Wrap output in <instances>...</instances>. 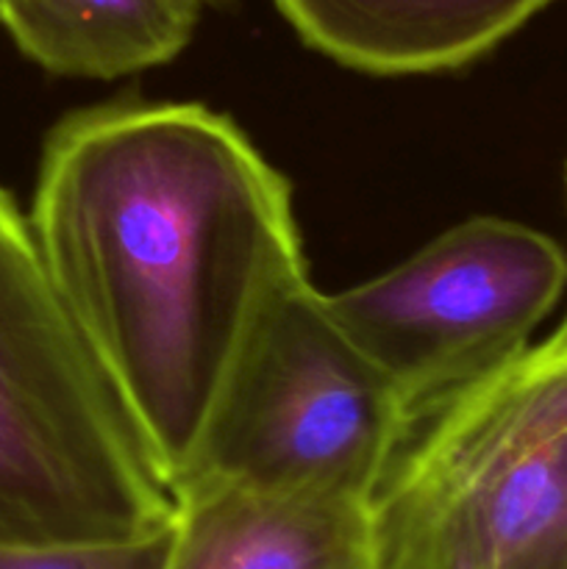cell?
I'll return each instance as SVG.
<instances>
[{"instance_id":"5b68a950","label":"cell","mask_w":567,"mask_h":569,"mask_svg":"<svg viewBox=\"0 0 567 569\" xmlns=\"http://www.w3.org/2000/svg\"><path fill=\"white\" fill-rule=\"evenodd\" d=\"M567 287V253L537 228L472 217L365 283L334 317L415 417L531 348Z\"/></svg>"},{"instance_id":"7a4b0ae2","label":"cell","mask_w":567,"mask_h":569,"mask_svg":"<svg viewBox=\"0 0 567 569\" xmlns=\"http://www.w3.org/2000/svg\"><path fill=\"white\" fill-rule=\"evenodd\" d=\"M176 509L0 187V545L148 537Z\"/></svg>"},{"instance_id":"ba28073f","label":"cell","mask_w":567,"mask_h":569,"mask_svg":"<svg viewBox=\"0 0 567 569\" xmlns=\"http://www.w3.org/2000/svg\"><path fill=\"white\" fill-rule=\"evenodd\" d=\"M187 0H0V28L53 76H131L176 59L192 39Z\"/></svg>"},{"instance_id":"8fae6325","label":"cell","mask_w":567,"mask_h":569,"mask_svg":"<svg viewBox=\"0 0 567 569\" xmlns=\"http://www.w3.org/2000/svg\"><path fill=\"white\" fill-rule=\"evenodd\" d=\"M189 6H192V9H209V6H222L226 3V0H187Z\"/></svg>"},{"instance_id":"8992f818","label":"cell","mask_w":567,"mask_h":569,"mask_svg":"<svg viewBox=\"0 0 567 569\" xmlns=\"http://www.w3.org/2000/svg\"><path fill=\"white\" fill-rule=\"evenodd\" d=\"M309 48L372 76L459 70L554 0H272Z\"/></svg>"},{"instance_id":"9c48e42d","label":"cell","mask_w":567,"mask_h":569,"mask_svg":"<svg viewBox=\"0 0 567 569\" xmlns=\"http://www.w3.org/2000/svg\"><path fill=\"white\" fill-rule=\"evenodd\" d=\"M170 545L172 526L117 542L0 545V569H167Z\"/></svg>"},{"instance_id":"3957f363","label":"cell","mask_w":567,"mask_h":569,"mask_svg":"<svg viewBox=\"0 0 567 569\" xmlns=\"http://www.w3.org/2000/svg\"><path fill=\"white\" fill-rule=\"evenodd\" d=\"M372 569H548L567 528V337L417 411L367 503Z\"/></svg>"},{"instance_id":"7c38bea8","label":"cell","mask_w":567,"mask_h":569,"mask_svg":"<svg viewBox=\"0 0 567 569\" xmlns=\"http://www.w3.org/2000/svg\"><path fill=\"white\" fill-rule=\"evenodd\" d=\"M556 331H559V333H565V337H567V317H565V320H561V326L556 328Z\"/></svg>"},{"instance_id":"52a82bcc","label":"cell","mask_w":567,"mask_h":569,"mask_svg":"<svg viewBox=\"0 0 567 569\" xmlns=\"http://www.w3.org/2000/svg\"><path fill=\"white\" fill-rule=\"evenodd\" d=\"M167 569H372L367 506L220 483L176 495Z\"/></svg>"},{"instance_id":"6da1fadb","label":"cell","mask_w":567,"mask_h":569,"mask_svg":"<svg viewBox=\"0 0 567 569\" xmlns=\"http://www.w3.org/2000/svg\"><path fill=\"white\" fill-rule=\"evenodd\" d=\"M28 222L176 495L256 320L306 276L287 178L206 106L126 100L53 128Z\"/></svg>"},{"instance_id":"277c9868","label":"cell","mask_w":567,"mask_h":569,"mask_svg":"<svg viewBox=\"0 0 567 569\" xmlns=\"http://www.w3.org/2000/svg\"><path fill=\"white\" fill-rule=\"evenodd\" d=\"M389 378L309 272L256 320L181 489L195 483L367 506L409 428Z\"/></svg>"},{"instance_id":"30bf717a","label":"cell","mask_w":567,"mask_h":569,"mask_svg":"<svg viewBox=\"0 0 567 569\" xmlns=\"http://www.w3.org/2000/svg\"><path fill=\"white\" fill-rule=\"evenodd\" d=\"M548 569H567V528H565V537H561L559 550H556L554 561H550Z\"/></svg>"}]
</instances>
